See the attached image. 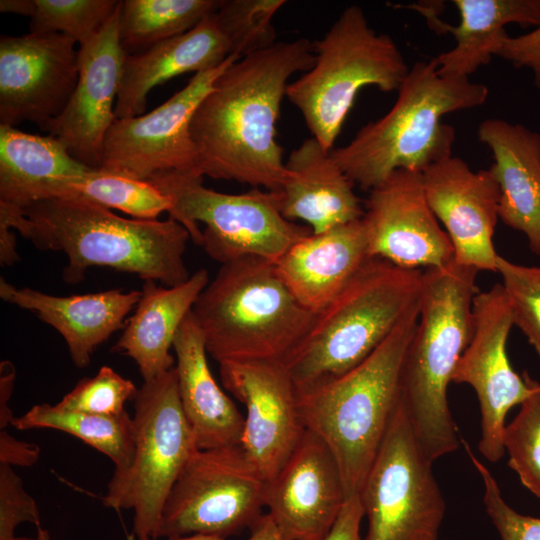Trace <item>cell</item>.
Returning a JSON list of instances; mask_svg holds the SVG:
<instances>
[{
    "mask_svg": "<svg viewBox=\"0 0 540 540\" xmlns=\"http://www.w3.org/2000/svg\"><path fill=\"white\" fill-rule=\"evenodd\" d=\"M178 392L199 449L240 445L244 415L215 380L207 360L204 336L192 310L174 342Z\"/></svg>",
    "mask_w": 540,
    "mask_h": 540,
    "instance_id": "484cf974",
    "label": "cell"
},
{
    "mask_svg": "<svg viewBox=\"0 0 540 540\" xmlns=\"http://www.w3.org/2000/svg\"><path fill=\"white\" fill-rule=\"evenodd\" d=\"M284 0H221L214 11L230 55L239 58L266 50L277 43L273 17Z\"/></svg>",
    "mask_w": 540,
    "mask_h": 540,
    "instance_id": "d6a6232c",
    "label": "cell"
},
{
    "mask_svg": "<svg viewBox=\"0 0 540 540\" xmlns=\"http://www.w3.org/2000/svg\"><path fill=\"white\" fill-rule=\"evenodd\" d=\"M478 272L453 262L422 274L419 319L402 364L400 398L433 462L461 444L447 391L472 336Z\"/></svg>",
    "mask_w": 540,
    "mask_h": 540,
    "instance_id": "3957f363",
    "label": "cell"
},
{
    "mask_svg": "<svg viewBox=\"0 0 540 540\" xmlns=\"http://www.w3.org/2000/svg\"><path fill=\"white\" fill-rule=\"evenodd\" d=\"M531 392L514 419L506 424L504 448L508 466L540 500V382L523 372Z\"/></svg>",
    "mask_w": 540,
    "mask_h": 540,
    "instance_id": "836d02e7",
    "label": "cell"
},
{
    "mask_svg": "<svg viewBox=\"0 0 540 540\" xmlns=\"http://www.w3.org/2000/svg\"><path fill=\"white\" fill-rule=\"evenodd\" d=\"M15 381V369L13 364L4 360L0 364V430L11 425L14 415L9 408Z\"/></svg>",
    "mask_w": 540,
    "mask_h": 540,
    "instance_id": "7bdbcfd3",
    "label": "cell"
},
{
    "mask_svg": "<svg viewBox=\"0 0 540 540\" xmlns=\"http://www.w3.org/2000/svg\"><path fill=\"white\" fill-rule=\"evenodd\" d=\"M121 3L94 37L79 44L76 87L63 111L45 129L90 168L99 167L105 137L116 119L126 55L119 37Z\"/></svg>",
    "mask_w": 540,
    "mask_h": 540,
    "instance_id": "ac0fdd59",
    "label": "cell"
},
{
    "mask_svg": "<svg viewBox=\"0 0 540 540\" xmlns=\"http://www.w3.org/2000/svg\"><path fill=\"white\" fill-rule=\"evenodd\" d=\"M39 457L40 447L37 444L18 440L6 429L0 430V464L30 467Z\"/></svg>",
    "mask_w": 540,
    "mask_h": 540,
    "instance_id": "b9f144b4",
    "label": "cell"
},
{
    "mask_svg": "<svg viewBox=\"0 0 540 540\" xmlns=\"http://www.w3.org/2000/svg\"><path fill=\"white\" fill-rule=\"evenodd\" d=\"M362 220L372 258L409 269L454 262L450 238L428 205L422 173H391L369 191Z\"/></svg>",
    "mask_w": 540,
    "mask_h": 540,
    "instance_id": "e0dca14e",
    "label": "cell"
},
{
    "mask_svg": "<svg viewBox=\"0 0 540 540\" xmlns=\"http://www.w3.org/2000/svg\"><path fill=\"white\" fill-rule=\"evenodd\" d=\"M0 224L17 230L41 250L68 259L64 279L80 282L92 266L132 273L164 286L186 282L187 229L169 217L160 221L124 218L80 199H44L18 208L0 203Z\"/></svg>",
    "mask_w": 540,
    "mask_h": 540,
    "instance_id": "7a4b0ae2",
    "label": "cell"
},
{
    "mask_svg": "<svg viewBox=\"0 0 540 540\" xmlns=\"http://www.w3.org/2000/svg\"><path fill=\"white\" fill-rule=\"evenodd\" d=\"M219 0H125L119 37L127 54L181 35L219 6Z\"/></svg>",
    "mask_w": 540,
    "mask_h": 540,
    "instance_id": "1f68e13d",
    "label": "cell"
},
{
    "mask_svg": "<svg viewBox=\"0 0 540 540\" xmlns=\"http://www.w3.org/2000/svg\"><path fill=\"white\" fill-rule=\"evenodd\" d=\"M422 177L428 205L453 245L454 262L496 272L493 235L500 189L489 169L474 171L451 156L428 167Z\"/></svg>",
    "mask_w": 540,
    "mask_h": 540,
    "instance_id": "d6986e66",
    "label": "cell"
},
{
    "mask_svg": "<svg viewBox=\"0 0 540 540\" xmlns=\"http://www.w3.org/2000/svg\"><path fill=\"white\" fill-rule=\"evenodd\" d=\"M138 389L109 366H102L95 376L81 379L56 405L60 408L100 415H119Z\"/></svg>",
    "mask_w": 540,
    "mask_h": 540,
    "instance_id": "8d00e7d4",
    "label": "cell"
},
{
    "mask_svg": "<svg viewBox=\"0 0 540 540\" xmlns=\"http://www.w3.org/2000/svg\"><path fill=\"white\" fill-rule=\"evenodd\" d=\"M115 0H33L30 33H60L78 44L94 37L118 7Z\"/></svg>",
    "mask_w": 540,
    "mask_h": 540,
    "instance_id": "e575fe53",
    "label": "cell"
},
{
    "mask_svg": "<svg viewBox=\"0 0 540 540\" xmlns=\"http://www.w3.org/2000/svg\"><path fill=\"white\" fill-rule=\"evenodd\" d=\"M392 108L364 125L331 156L362 190L370 191L399 169L423 173L452 156L455 129L441 121L448 113L484 104L489 90L469 78L441 76L436 58L408 71Z\"/></svg>",
    "mask_w": 540,
    "mask_h": 540,
    "instance_id": "277c9868",
    "label": "cell"
},
{
    "mask_svg": "<svg viewBox=\"0 0 540 540\" xmlns=\"http://www.w3.org/2000/svg\"><path fill=\"white\" fill-rule=\"evenodd\" d=\"M496 272L502 277L513 324L540 357V267L517 264L498 254Z\"/></svg>",
    "mask_w": 540,
    "mask_h": 540,
    "instance_id": "d590c367",
    "label": "cell"
},
{
    "mask_svg": "<svg viewBox=\"0 0 540 540\" xmlns=\"http://www.w3.org/2000/svg\"><path fill=\"white\" fill-rule=\"evenodd\" d=\"M10 540H52V539H51L48 531L41 527V528L37 529V534L34 537H23V536L18 537V536H15L14 538H12Z\"/></svg>",
    "mask_w": 540,
    "mask_h": 540,
    "instance_id": "c3c4849f",
    "label": "cell"
},
{
    "mask_svg": "<svg viewBox=\"0 0 540 540\" xmlns=\"http://www.w3.org/2000/svg\"><path fill=\"white\" fill-rule=\"evenodd\" d=\"M22 523L41 528L39 508L12 467L0 464V540L14 538Z\"/></svg>",
    "mask_w": 540,
    "mask_h": 540,
    "instance_id": "f35d334b",
    "label": "cell"
},
{
    "mask_svg": "<svg viewBox=\"0 0 540 540\" xmlns=\"http://www.w3.org/2000/svg\"><path fill=\"white\" fill-rule=\"evenodd\" d=\"M135 536L129 535L128 540H134ZM146 540H153V539H146ZM166 540H228L226 538L218 537V536H212V535H204V534H190V535H183V536H175V537H168Z\"/></svg>",
    "mask_w": 540,
    "mask_h": 540,
    "instance_id": "7dc6e473",
    "label": "cell"
},
{
    "mask_svg": "<svg viewBox=\"0 0 540 540\" xmlns=\"http://www.w3.org/2000/svg\"><path fill=\"white\" fill-rule=\"evenodd\" d=\"M209 281L203 268L173 287L145 281L135 311L112 351L133 359L144 381L172 369L175 359L170 350L175 336Z\"/></svg>",
    "mask_w": 540,
    "mask_h": 540,
    "instance_id": "4316f807",
    "label": "cell"
},
{
    "mask_svg": "<svg viewBox=\"0 0 540 540\" xmlns=\"http://www.w3.org/2000/svg\"><path fill=\"white\" fill-rule=\"evenodd\" d=\"M132 418V462L113 472L102 502L115 510H133V535L155 540L169 493L198 448L181 405L175 366L144 381L134 399Z\"/></svg>",
    "mask_w": 540,
    "mask_h": 540,
    "instance_id": "9c48e42d",
    "label": "cell"
},
{
    "mask_svg": "<svg viewBox=\"0 0 540 540\" xmlns=\"http://www.w3.org/2000/svg\"><path fill=\"white\" fill-rule=\"evenodd\" d=\"M58 198L85 200L144 220H155L173 206L171 198L153 183L98 168L52 184L45 199Z\"/></svg>",
    "mask_w": 540,
    "mask_h": 540,
    "instance_id": "4dcf8cb0",
    "label": "cell"
},
{
    "mask_svg": "<svg viewBox=\"0 0 540 540\" xmlns=\"http://www.w3.org/2000/svg\"><path fill=\"white\" fill-rule=\"evenodd\" d=\"M461 443L482 479L485 510L501 540H540V518L522 515L511 508L503 499L489 469L475 456L465 440H461Z\"/></svg>",
    "mask_w": 540,
    "mask_h": 540,
    "instance_id": "74e56055",
    "label": "cell"
},
{
    "mask_svg": "<svg viewBox=\"0 0 540 540\" xmlns=\"http://www.w3.org/2000/svg\"><path fill=\"white\" fill-rule=\"evenodd\" d=\"M0 297L53 327L65 340L74 365L85 368L97 347L124 328L125 318L135 309L141 290L54 296L29 287L18 288L0 278Z\"/></svg>",
    "mask_w": 540,
    "mask_h": 540,
    "instance_id": "7402d4cb",
    "label": "cell"
},
{
    "mask_svg": "<svg viewBox=\"0 0 540 540\" xmlns=\"http://www.w3.org/2000/svg\"><path fill=\"white\" fill-rule=\"evenodd\" d=\"M238 59L230 55L220 66L195 74L145 115L116 118L105 137L98 169L145 181L170 172L201 175L191 120L218 76Z\"/></svg>",
    "mask_w": 540,
    "mask_h": 540,
    "instance_id": "4fadbf2b",
    "label": "cell"
},
{
    "mask_svg": "<svg viewBox=\"0 0 540 540\" xmlns=\"http://www.w3.org/2000/svg\"><path fill=\"white\" fill-rule=\"evenodd\" d=\"M149 182L171 198L169 217L181 223L191 240L221 264L243 257L276 263L292 245L312 233L309 227L284 218L270 191L217 192L205 187L203 176L196 173H163Z\"/></svg>",
    "mask_w": 540,
    "mask_h": 540,
    "instance_id": "30bf717a",
    "label": "cell"
},
{
    "mask_svg": "<svg viewBox=\"0 0 540 540\" xmlns=\"http://www.w3.org/2000/svg\"><path fill=\"white\" fill-rule=\"evenodd\" d=\"M365 516L359 494L348 497L323 540H364L360 526Z\"/></svg>",
    "mask_w": 540,
    "mask_h": 540,
    "instance_id": "60d3db41",
    "label": "cell"
},
{
    "mask_svg": "<svg viewBox=\"0 0 540 540\" xmlns=\"http://www.w3.org/2000/svg\"><path fill=\"white\" fill-rule=\"evenodd\" d=\"M18 260L14 231L10 227L0 224V263L1 265H12Z\"/></svg>",
    "mask_w": 540,
    "mask_h": 540,
    "instance_id": "f6af8a7d",
    "label": "cell"
},
{
    "mask_svg": "<svg viewBox=\"0 0 540 540\" xmlns=\"http://www.w3.org/2000/svg\"><path fill=\"white\" fill-rule=\"evenodd\" d=\"M314 54V65L288 84L286 97L331 151L360 89L397 91L410 68L392 37L376 32L357 5L341 12Z\"/></svg>",
    "mask_w": 540,
    "mask_h": 540,
    "instance_id": "ba28073f",
    "label": "cell"
},
{
    "mask_svg": "<svg viewBox=\"0 0 540 540\" xmlns=\"http://www.w3.org/2000/svg\"><path fill=\"white\" fill-rule=\"evenodd\" d=\"M33 10V0H1L2 13H14L30 17Z\"/></svg>",
    "mask_w": 540,
    "mask_h": 540,
    "instance_id": "bcb514c9",
    "label": "cell"
},
{
    "mask_svg": "<svg viewBox=\"0 0 540 540\" xmlns=\"http://www.w3.org/2000/svg\"><path fill=\"white\" fill-rule=\"evenodd\" d=\"M497 56L511 62L515 67L531 69L534 84L540 89V25L527 34L508 36Z\"/></svg>",
    "mask_w": 540,
    "mask_h": 540,
    "instance_id": "ab89813d",
    "label": "cell"
},
{
    "mask_svg": "<svg viewBox=\"0 0 540 540\" xmlns=\"http://www.w3.org/2000/svg\"><path fill=\"white\" fill-rule=\"evenodd\" d=\"M192 314L207 353L218 363H284L316 317L293 296L275 263L259 257L221 264L197 298Z\"/></svg>",
    "mask_w": 540,
    "mask_h": 540,
    "instance_id": "8992f818",
    "label": "cell"
},
{
    "mask_svg": "<svg viewBox=\"0 0 540 540\" xmlns=\"http://www.w3.org/2000/svg\"><path fill=\"white\" fill-rule=\"evenodd\" d=\"M420 298L390 335L345 374L298 393L307 430L332 452L346 497L359 494L400 401V377Z\"/></svg>",
    "mask_w": 540,
    "mask_h": 540,
    "instance_id": "5b68a950",
    "label": "cell"
},
{
    "mask_svg": "<svg viewBox=\"0 0 540 540\" xmlns=\"http://www.w3.org/2000/svg\"><path fill=\"white\" fill-rule=\"evenodd\" d=\"M477 135L492 151L489 171L500 189L499 219L522 232L540 257V133L492 118L480 123Z\"/></svg>",
    "mask_w": 540,
    "mask_h": 540,
    "instance_id": "cb8c5ba5",
    "label": "cell"
},
{
    "mask_svg": "<svg viewBox=\"0 0 540 540\" xmlns=\"http://www.w3.org/2000/svg\"><path fill=\"white\" fill-rule=\"evenodd\" d=\"M314 62V44L298 38L242 57L218 76L190 124L203 177L280 189L285 162L275 136L281 102L291 76Z\"/></svg>",
    "mask_w": 540,
    "mask_h": 540,
    "instance_id": "6da1fadb",
    "label": "cell"
},
{
    "mask_svg": "<svg viewBox=\"0 0 540 540\" xmlns=\"http://www.w3.org/2000/svg\"><path fill=\"white\" fill-rule=\"evenodd\" d=\"M76 41L60 33L0 38V125L30 121L45 131L79 75Z\"/></svg>",
    "mask_w": 540,
    "mask_h": 540,
    "instance_id": "9a60e30c",
    "label": "cell"
},
{
    "mask_svg": "<svg viewBox=\"0 0 540 540\" xmlns=\"http://www.w3.org/2000/svg\"><path fill=\"white\" fill-rule=\"evenodd\" d=\"M89 169L51 135L39 136L0 125V203L23 208L43 200L48 188L58 180Z\"/></svg>",
    "mask_w": 540,
    "mask_h": 540,
    "instance_id": "f1b7e54d",
    "label": "cell"
},
{
    "mask_svg": "<svg viewBox=\"0 0 540 540\" xmlns=\"http://www.w3.org/2000/svg\"><path fill=\"white\" fill-rule=\"evenodd\" d=\"M460 23L451 26L437 19L434 11L420 8L430 27L450 32L456 41L453 49L436 57L441 76L469 78L480 66L497 56L509 36L505 26L540 25V0H454Z\"/></svg>",
    "mask_w": 540,
    "mask_h": 540,
    "instance_id": "83f0119b",
    "label": "cell"
},
{
    "mask_svg": "<svg viewBox=\"0 0 540 540\" xmlns=\"http://www.w3.org/2000/svg\"><path fill=\"white\" fill-rule=\"evenodd\" d=\"M362 218L304 237L275 263L297 301L314 314L322 311L369 259Z\"/></svg>",
    "mask_w": 540,
    "mask_h": 540,
    "instance_id": "603a6c76",
    "label": "cell"
},
{
    "mask_svg": "<svg viewBox=\"0 0 540 540\" xmlns=\"http://www.w3.org/2000/svg\"><path fill=\"white\" fill-rule=\"evenodd\" d=\"M230 56L214 11L191 30L124 57L115 104L117 119L142 115L152 88L176 76L220 66Z\"/></svg>",
    "mask_w": 540,
    "mask_h": 540,
    "instance_id": "d4e9b609",
    "label": "cell"
},
{
    "mask_svg": "<svg viewBox=\"0 0 540 540\" xmlns=\"http://www.w3.org/2000/svg\"><path fill=\"white\" fill-rule=\"evenodd\" d=\"M266 487L241 445L197 448L169 493L155 540L190 534L227 539L264 514Z\"/></svg>",
    "mask_w": 540,
    "mask_h": 540,
    "instance_id": "7c38bea8",
    "label": "cell"
},
{
    "mask_svg": "<svg viewBox=\"0 0 540 540\" xmlns=\"http://www.w3.org/2000/svg\"><path fill=\"white\" fill-rule=\"evenodd\" d=\"M219 373L223 387L246 408L240 445L268 482L306 431L294 382L278 361H226Z\"/></svg>",
    "mask_w": 540,
    "mask_h": 540,
    "instance_id": "2e32d148",
    "label": "cell"
},
{
    "mask_svg": "<svg viewBox=\"0 0 540 540\" xmlns=\"http://www.w3.org/2000/svg\"><path fill=\"white\" fill-rule=\"evenodd\" d=\"M249 529L250 535L245 540H286L267 513L263 514Z\"/></svg>",
    "mask_w": 540,
    "mask_h": 540,
    "instance_id": "ee69618b",
    "label": "cell"
},
{
    "mask_svg": "<svg viewBox=\"0 0 540 540\" xmlns=\"http://www.w3.org/2000/svg\"><path fill=\"white\" fill-rule=\"evenodd\" d=\"M421 269L369 258L318 314L284 361L297 392L325 384L364 361L415 305Z\"/></svg>",
    "mask_w": 540,
    "mask_h": 540,
    "instance_id": "52a82bcc",
    "label": "cell"
},
{
    "mask_svg": "<svg viewBox=\"0 0 540 540\" xmlns=\"http://www.w3.org/2000/svg\"><path fill=\"white\" fill-rule=\"evenodd\" d=\"M401 401L359 493L364 540H438L446 504Z\"/></svg>",
    "mask_w": 540,
    "mask_h": 540,
    "instance_id": "8fae6325",
    "label": "cell"
},
{
    "mask_svg": "<svg viewBox=\"0 0 540 540\" xmlns=\"http://www.w3.org/2000/svg\"><path fill=\"white\" fill-rule=\"evenodd\" d=\"M472 319V336L452 382L474 389L481 412L478 448L484 458L496 463L505 454L506 416L512 407L524 402L531 388L524 374L514 371L507 355V339L514 324L501 283L476 294Z\"/></svg>",
    "mask_w": 540,
    "mask_h": 540,
    "instance_id": "5bb4252c",
    "label": "cell"
},
{
    "mask_svg": "<svg viewBox=\"0 0 540 540\" xmlns=\"http://www.w3.org/2000/svg\"><path fill=\"white\" fill-rule=\"evenodd\" d=\"M354 186L331 151L311 137L290 152L283 183L272 193L284 218L302 220L318 234L363 217Z\"/></svg>",
    "mask_w": 540,
    "mask_h": 540,
    "instance_id": "44dd1931",
    "label": "cell"
},
{
    "mask_svg": "<svg viewBox=\"0 0 540 540\" xmlns=\"http://www.w3.org/2000/svg\"><path fill=\"white\" fill-rule=\"evenodd\" d=\"M11 426L19 430L48 428L71 434L107 456L117 472L128 468L134 456V424L127 411L110 416L43 403L14 417Z\"/></svg>",
    "mask_w": 540,
    "mask_h": 540,
    "instance_id": "f546056e",
    "label": "cell"
},
{
    "mask_svg": "<svg viewBox=\"0 0 540 540\" xmlns=\"http://www.w3.org/2000/svg\"><path fill=\"white\" fill-rule=\"evenodd\" d=\"M346 499L332 452L306 429L283 467L267 482L265 508L286 540H323Z\"/></svg>",
    "mask_w": 540,
    "mask_h": 540,
    "instance_id": "ffe728a7",
    "label": "cell"
}]
</instances>
